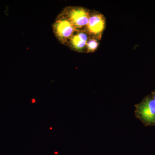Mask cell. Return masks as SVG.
Segmentation results:
<instances>
[{
    "mask_svg": "<svg viewBox=\"0 0 155 155\" xmlns=\"http://www.w3.org/2000/svg\"><path fill=\"white\" fill-rule=\"evenodd\" d=\"M55 36L62 44L67 45L77 29L71 21L61 12L52 25Z\"/></svg>",
    "mask_w": 155,
    "mask_h": 155,
    "instance_id": "cell-1",
    "label": "cell"
},
{
    "mask_svg": "<svg viewBox=\"0 0 155 155\" xmlns=\"http://www.w3.org/2000/svg\"><path fill=\"white\" fill-rule=\"evenodd\" d=\"M62 13L71 21L77 30H85L91 12L88 9L81 7H68Z\"/></svg>",
    "mask_w": 155,
    "mask_h": 155,
    "instance_id": "cell-2",
    "label": "cell"
},
{
    "mask_svg": "<svg viewBox=\"0 0 155 155\" xmlns=\"http://www.w3.org/2000/svg\"><path fill=\"white\" fill-rule=\"evenodd\" d=\"M106 19L104 15L98 12L91 13L85 30L89 35L100 39L104 30Z\"/></svg>",
    "mask_w": 155,
    "mask_h": 155,
    "instance_id": "cell-3",
    "label": "cell"
},
{
    "mask_svg": "<svg viewBox=\"0 0 155 155\" xmlns=\"http://www.w3.org/2000/svg\"><path fill=\"white\" fill-rule=\"evenodd\" d=\"M139 116L149 124L155 123V102L152 97H147L137 108Z\"/></svg>",
    "mask_w": 155,
    "mask_h": 155,
    "instance_id": "cell-4",
    "label": "cell"
},
{
    "mask_svg": "<svg viewBox=\"0 0 155 155\" xmlns=\"http://www.w3.org/2000/svg\"><path fill=\"white\" fill-rule=\"evenodd\" d=\"M90 36L85 30H78L72 35L67 45L78 52H83Z\"/></svg>",
    "mask_w": 155,
    "mask_h": 155,
    "instance_id": "cell-5",
    "label": "cell"
},
{
    "mask_svg": "<svg viewBox=\"0 0 155 155\" xmlns=\"http://www.w3.org/2000/svg\"><path fill=\"white\" fill-rule=\"evenodd\" d=\"M99 45L98 40L94 37L90 36L85 48V51L87 53H92L96 51Z\"/></svg>",
    "mask_w": 155,
    "mask_h": 155,
    "instance_id": "cell-6",
    "label": "cell"
},
{
    "mask_svg": "<svg viewBox=\"0 0 155 155\" xmlns=\"http://www.w3.org/2000/svg\"><path fill=\"white\" fill-rule=\"evenodd\" d=\"M152 98L155 102V91L152 94Z\"/></svg>",
    "mask_w": 155,
    "mask_h": 155,
    "instance_id": "cell-7",
    "label": "cell"
},
{
    "mask_svg": "<svg viewBox=\"0 0 155 155\" xmlns=\"http://www.w3.org/2000/svg\"><path fill=\"white\" fill-rule=\"evenodd\" d=\"M35 100H33V101H32V103H35Z\"/></svg>",
    "mask_w": 155,
    "mask_h": 155,
    "instance_id": "cell-8",
    "label": "cell"
}]
</instances>
